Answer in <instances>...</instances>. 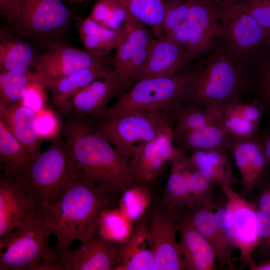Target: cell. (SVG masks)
Wrapping results in <instances>:
<instances>
[{
  "mask_svg": "<svg viewBox=\"0 0 270 270\" xmlns=\"http://www.w3.org/2000/svg\"><path fill=\"white\" fill-rule=\"evenodd\" d=\"M62 131L69 158L86 180L116 198L140 186L129 162L84 120L70 117Z\"/></svg>",
  "mask_w": 270,
  "mask_h": 270,
  "instance_id": "1",
  "label": "cell"
},
{
  "mask_svg": "<svg viewBox=\"0 0 270 270\" xmlns=\"http://www.w3.org/2000/svg\"><path fill=\"white\" fill-rule=\"evenodd\" d=\"M116 200L78 172L59 200L40 208L38 215L50 226L59 256L74 242H84L98 232L102 214Z\"/></svg>",
  "mask_w": 270,
  "mask_h": 270,
  "instance_id": "2",
  "label": "cell"
},
{
  "mask_svg": "<svg viewBox=\"0 0 270 270\" xmlns=\"http://www.w3.org/2000/svg\"><path fill=\"white\" fill-rule=\"evenodd\" d=\"M212 52L194 70L184 106L217 110L252 94V70L239 63L218 40Z\"/></svg>",
  "mask_w": 270,
  "mask_h": 270,
  "instance_id": "3",
  "label": "cell"
},
{
  "mask_svg": "<svg viewBox=\"0 0 270 270\" xmlns=\"http://www.w3.org/2000/svg\"><path fill=\"white\" fill-rule=\"evenodd\" d=\"M78 172L69 158L64 139L56 137L45 151L16 174L38 210L59 200Z\"/></svg>",
  "mask_w": 270,
  "mask_h": 270,
  "instance_id": "4",
  "label": "cell"
},
{
  "mask_svg": "<svg viewBox=\"0 0 270 270\" xmlns=\"http://www.w3.org/2000/svg\"><path fill=\"white\" fill-rule=\"evenodd\" d=\"M194 73L192 70L176 76L140 80L119 95L114 104L91 118H110L140 111L164 112L174 118L184 106Z\"/></svg>",
  "mask_w": 270,
  "mask_h": 270,
  "instance_id": "5",
  "label": "cell"
},
{
  "mask_svg": "<svg viewBox=\"0 0 270 270\" xmlns=\"http://www.w3.org/2000/svg\"><path fill=\"white\" fill-rule=\"evenodd\" d=\"M83 120L101 132L128 162L140 143L151 141L172 130L174 123L173 115L158 111L135 112L110 118Z\"/></svg>",
  "mask_w": 270,
  "mask_h": 270,
  "instance_id": "6",
  "label": "cell"
},
{
  "mask_svg": "<svg viewBox=\"0 0 270 270\" xmlns=\"http://www.w3.org/2000/svg\"><path fill=\"white\" fill-rule=\"evenodd\" d=\"M222 32L219 40L240 64L252 70L270 58V34L232 4L217 6Z\"/></svg>",
  "mask_w": 270,
  "mask_h": 270,
  "instance_id": "7",
  "label": "cell"
},
{
  "mask_svg": "<svg viewBox=\"0 0 270 270\" xmlns=\"http://www.w3.org/2000/svg\"><path fill=\"white\" fill-rule=\"evenodd\" d=\"M52 234L48 222L38 216L0 238V270H31L46 260H59L49 244Z\"/></svg>",
  "mask_w": 270,
  "mask_h": 270,
  "instance_id": "8",
  "label": "cell"
},
{
  "mask_svg": "<svg viewBox=\"0 0 270 270\" xmlns=\"http://www.w3.org/2000/svg\"><path fill=\"white\" fill-rule=\"evenodd\" d=\"M16 31L26 39L50 46L62 42L72 14L60 0H20Z\"/></svg>",
  "mask_w": 270,
  "mask_h": 270,
  "instance_id": "9",
  "label": "cell"
},
{
  "mask_svg": "<svg viewBox=\"0 0 270 270\" xmlns=\"http://www.w3.org/2000/svg\"><path fill=\"white\" fill-rule=\"evenodd\" d=\"M146 211L148 241L153 253L154 270H186L176 236L179 228L180 206L164 205L154 200Z\"/></svg>",
  "mask_w": 270,
  "mask_h": 270,
  "instance_id": "10",
  "label": "cell"
},
{
  "mask_svg": "<svg viewBox=\"0 0 270 270\" xmlns=\"http://www.w3.org/2000/svg\"><path fill=\"white\" fill-rule=\"evenodd\" d=\"M220 188L225 196L226 204L232 213L231 238L240 251L239 256L233 258V261H240L252 270L256 264L253 254L259 241L256 204L253 200L236 192L231 186Z\"/></svg>",
  "mask_w": 270,
  "mask_h": 270,
  "instance_id": "11",
  "label": "cell"
},
{
  "mask_svg": "<svg viewBox=\"0 0 270 270\" xmlns=\"http://www.w3.org/2000/svg\"><path fill=\"white\" fill-rule=\"evenodd\" d=\"M103 56L64 42H55L45 52L38 55L36 70L42 78L46 88L56 80L93 66L112 61Z\"/></svg>",
  "mask_w": 270,
  "mask_h": 270,
  "instance_id": "12",
  "label": "cell"
},
{
  "mask_svg": "<svg viewBox=\"0 0 270 270\" xmlns=\"http://www.w3.org/2000/svg\"><path fill=\"white\" fill-rule=\"evenodd\" d=\"M63 270H118L123 262L122 242L100 230L76 249L60 256Z\"/></svg>",
  "mask_w": 270,
  "mask_h": 270,
  "instance_id": "13",
  "label": "cell"
},
{
  "mask_svg": "<svg viewBox=\"0 0 270 270\" xmlns=\"http://www.w3.org/2000/svg\"><path fill=\"white\" fill-rule=\"evenodd\" d=\"M38 216V208L19 176L2 172L0 176V238Z\"/></svg>",
  "mask_w": 270,
  "mask_h": 270,
  "instance_id": "14",
  "label": "cell"
},
{
  "mask_svg": "<svg viewBox=\"0 0 270 270\" xmlns=\"http://www.w3.org/2000/svg\"><path fill=\"white\" fill-rule=\"evenodd\" d=\"M188 44L190 58L210 52L222 32L218 7L209 0H187Z\"/></svg>",
  "mask_w": 270,
  "mask_h": 270,
  "instance_id": "15",
  "label": "cell"
},
{
  "mask_svg": "<svg viewBox=\"0 0 270 270\" xmlns=\"http://www.w3.org/2000/svg\"><path fill=\"white\" fill-rule=\"evenodd\" d=\"M228 152L240 172L244 188L242 194L250 198L258 186L270 176V164L256 137L230 136Z\"/></svg>",
  "mask_w": 270,
  "mask_h": 270,
  "instance_id": "16",
  "label": "cell"
},
{
  "mask_svg": "<svg viewBox=\"0 0 270 270\" xmlns=\"http://www.w3.org/2000/svg\"><path fill=\"white\" fill-rule=\"evenodd\" d=\"M172 134L173 130L137 146L129 164L140 186L154 184L170 166L175 152Z\"/></svg>",
  "mask_w": 270,
  "mask_h": 270,
  "instance_id": "17",
  "label": "cell"
},
{
  "mask_svg": "<svg viewBox=\"0 0 270 270\" xmlns=\"http://www.w3.org/2000/svg\"><path fill=\"white\" fill-rule=\"evenodd\" d=\"M188 58H190L187 51L182 46L165 36L156 38L150 46L146 63L134 75L132 86L144 78L185 74L187 72L184 70Z\"/></svg>",
  "mask_w": 270,
  "mask_h": 270,
  "instance_id": "18",
  "label": "cell"
},
{
  "mask_svg": "<svg viewBox=\"0 0 270 270\" xmlns=\"http://www.w3.org/2000/svg\"><path fill=\"white\" fill-rule=\"evenodd\" d=\"M178 233L180 248L186 270H217L214 251L195 226L190 208L180 207Z\"/></svg>",
  "mask_w": 270,
  "mask_h": 270,
  "instance_id": "19",
  "label": "cell"
},
{
  "mask_svg": "<svg viewBox=\"0 0 270 270\" xmlns=\"http://www.w3.org/2000/svg\"><path fill=\"white\" fill-rule=\"evenodd\" d=\"M217 110L224 128L232 137H256L261 129L262 118L266 115L262 103L254 98L247 102L240 100L230 101Z\"/></svg>",
  "mask_w": 270,
  "mask_h": 270,
  "instance_id": "20",
  "label": "cell"
},
{
  "mask_svg": "<svg viewBox=\"0 0 270 270\" xmlns=\"http://www.w3.org/2000/svg\"><path fill=\"white\" fill-rule=\"evenodd\" d=\"M120 94V86L113 70L78 90L71 100L70 111L80 118H95L106 109L112 96Z\"/></svg>",
  "mask_w": 270,
  "mask_h": 270,
  "instance_id": "21",
  "label": "cell"
},
{
  "mask_svg": "<svg viewBox=\"0 0 270 270\" xmlns=\"http://www.w3.org/2000/svg\"><path fill=\"white\" fill-rule=\"evenodd\" d=\"M37 112L21 102L0 106V120L25 148L32 160L42 152L43 140L36 126Z\"/></svg>",
  "mask_w": 270,
  "mask_h": 270,
  "instance_id": "22",
  "label": "cell"
},
{
  "mask_svg": "<svg viewBox=\"0 0 270 270\" xmlns=\"http://www.w3.org/2000/svg\"><path fill=\"white\" fill-rule=\"evenodd\" d=\"M156 38L150 29L136 20L125 40L116 49L112 62L120 88V95L132 86L130 69L136 55L142 48L150 44Z\"/></svg>",
  "mask_w": 270,
  "mask_h": 270,
  "instance_id": "23",
  "label": "cell"
},
{
  "mask_svg": "<svg viewBox=\"0 0 270 270\" xmlns=\"http://www.w3.org/2000/svg\"><path fill=\"white\" fill-rule=\"evenodd\" d=\"M194 223L210 246L220 269L235 270L232 254L236 247L218 226L214 210L203 208L190 209Z\"/></svg>",
  "mask_w": 270,
  "mask_h": 270,
  "instance_id": "24",
  "label": "cell"
},
{
  "mask_svg": "<svg viewBox=\"0 0 270 270\" xmlns=\"http://www.w3.org/2000/svg\"><path fill=\"white\" fill-rule=\"evenodd\" d=\"M114 70L112 60L83 69L62 78L48 88L52 91L54 106L61 112L69 114L72 96L96 80L104 78Z\"/></svg>",
  "mask_w": 270,
  "mask_h": 270,
  "instance_id": "25",
  "label": "cell"
},
{
  "mask_svg": "<svg viewBox=\"0 0 270 270\" xmlns=\"http://www.w3.org/2000/svg\"><path fill=\"white\" fill-rule=\"evenodd\" d=\"M132 26L118 30L108 28L89 15L76 24L78 35L84 49L103 56H108L111 50L122 43Z\"/></svg>",
  "mask_w": 270,
  "mask_h": 270,
  "instance_id": "26",
  "label": "cell"
},
{
  "mask_svg": "<svg viewBox=\"0 0 270 270\" xmlns=\"http://www.w3.org/2000/svg\"><path fill=\"white\" fill-rule=\"evenodd\" d=\"M230 140L222 121L200 130L172 134L174 148L185 154L192 150L228 152Z\"/></svg>",
  "mask_w": 270,
  "mask_h": 270,
  "instance_id": "27",
  "label": "cell"
},
{
  "mask_svg": "<svg viewBox=\"0 0 270 270\" xmlns=\"http://www.w3.org/2000/svg\"><path fill=\"white\" fill-rule=\"evenodd\" d=\"M188 152L191 164L208 174L220 188L242 186L241 180L234 174L233 158L228 152L202 150H192Z\"/></svg>",
  "mask_w": 270,
  "mask_h": 270,
  "instance_id": "28",
  "label": "cell"
},
{
  "mask_svg": "<svg viewBox=\"0 0 270 270\" xmlns=\"http://www.w3.org/2000/svg\"><path fill=\"white\" fill-rule=\"evenodd\" d=\"M190 164L186 154L175 149L162 200L164 205L171 208L180 206L193 208L187 180Z\"/></svg>",
  "mask_w": 270,
  "mask_h": 270,
  "instance_id": "29",
  "label": "cell"
},
{
  "mask_svg": "<svg viewBox=\"0 0 270 270\" xmlns=\"http://www.w3.org/2000/svg\"><path fill=\"white\" fill-rule=\"evenodd\" d=\"M38 54L26 42L14 40L0 34V71L22 74L35 65Z\"/></svg>",
  "mask_w": 270,
  "mask_h": 270,
  "instance_id": "30",
  "label": "cell"
},
{
  "mask_svg": "<svg viewBox=\"0 0 270 270\" xmlns=\"http://www.w3.org/2000/svg\"><path fill=\"white\" fill-rule=\"evenodd\" d=\"M254 201L256 206L258 244L253 254L256 263L270 260V176L257 188Z\"/></svg>",
  "mask_w": 270,
  "mask_h": 270,
  "instance_id": "31",
  "label": "cell"
},
{
  "mask_svg": "<svg viewBox=\"0 0 270 270\" xmlns=\"http://www.w3.org/2000/svg\"><path fill=\"white\" fill-rule=\"evenodd\" d=\"M187 180L193 208L214 210L225 200L218 198V184L208 174L196 168L190 162Z\"/></svg>",
  "mask_w": 270,
  "mask_h": 270,
  "instance_id": "32",
  "label": "cell"
},
{
  "mask_svg": "<svg viewBox=\"0 0 270 270\" xmlns=\"http://www.w3.org/2000/svg\"><path fill=\"white\" fill-rule=\"evenodd\" d=\"M188 16L187 0H166L162 22L165 37L182 46L186 50Z\"/></svg>",
  "mask_w": 270,
  "mask_h": 270,
  "instance_id": "33",
  "label": "cell"
},
{
  "mask_svg": "<svg viewBox=\"0 0 270 270\" xmlns=\"http://www.w3.org/2000/svg\"><path fill=\"white\" fill-rule=\"evenodd\" d=\"M130 14L152 30L157 38L165 36L162 27L166 0H118Z\"/></svg>",
  "mask_w": 270,
  "mask_h": 270,
  "instance_id": "34",
  "label": "cell"
},
{
  "mask_svg": "<svg viewBox=\"0 0 270 270\" xmlns=\"http://www.w3.org/2000/svg\"><path fill=\"white\" fill-rule=\"evenodd\" d=\"M30 160L25 148L0 120V166L2 172H19Z\"/></svg>",
  "mask_w": 270,
  "mask_h": 270,
  "instance_id": "35",
  "label": "cell"
},
{
  "mask_svg": "<svg viewBox=\"0 0 270 270\" xmlns=\"http://www.w3.org/2000/svg\"><path fill=\"white\" fill-rule=\"evenodd\" d=\"M89 16L102 26L114 30L131 27L136 20L118 0H96Z\"/></svg>",
  "mask_w": 270,
  "mask_h": 270,
  "instance_id": "36",
  "label": "cell"
},
{
  "mask_svg": "<svg viewBox=\"0 0 270 270\" xmlns=\"http://www.w3.org/2000/svg\"><path fill=\"white\" fill-rule=\"evenodd\" d=\"M40 81L42 78L36 70L22 74L0 72V106L21 102L29 86Z\"/></svg>",
  "mask_w": 270,
  "mask_h": 270,
  "instance_id": "37",
  "label": "cell"
},
{
  "mask_svg": "<svg viewBox=\"0 0 270 270\" xmlns=\"http://www.w3.org/2000/svg\"><path fill=\"white\" fill-rule=\"evenodd\" d=\"M220 121L219 114L216 108L183 106L175 116L173 132L198 130Z\"/></svg>",
  "mask_w": 270,
  "mask_h": 270,
  "instance_id": "38",
  "label": "cell"
},
{
  "mask_svg": "<svg viewBox=\"0 0 270 270\" xmlns=\"http://www.w3.org/2000/svg\"><path fill=\"white\" fill-rule=\"evenodd\" d=\"M252 96L262 103L270 118V58L252 70Z\"/></svg>",
  "mask_w": 270,
  "mask_h": 270,
  "instance_id": "39",
  "label": "cell"
},
{
  "mask_svg": "<svg viewBox=\"0 0 270 270\" xmlns=\"http://www.w3.org/2000/svg\"><path fill=\"white\" fill-rule=\"evenodd\" d=\"M230 4L252 17L270 34V0H235Z\"/></svg>",
  "mask_w": 270,
  "mask_h": 270,
  "instance_id": "40",
  "label": "cell"
},
{
  "mask_svg": "<svg viewBox=\"0 0 270 270\" xmlns=\"http://www.w3.org/2000/svg\"><path fill=\"white\" fill-rule=\"evenodd\" d=\"M36 130L43 140L56 138L60 130V123L54 112L43 108L37 112Z\"/></svg>",
  "mask_w": 270,
  "mask_h": 270,
  "instance_id": "41",
  "label": "cell"
},
{
  "mask_svg": "<svg viewBox=\"0 0 270 270\" xmlns=\"http://www.w3.org/2000/svg\"><path fill=\"white\" fill-rule=\"evenodd\" d=\"M154 257L152 250H143L130 256L118 270H154Z\"/></svg>",
  "mask_w": 270,
  "mask_h": 270,
  "instance_id": "42",
  "label": "cell"
},
{
  "mask_svg": "<svg viewBox=\"0 0 270 270\" xmlns=\"http://www.w3.org/2000/svg\"><path fill=\"white\" fill-rule=\"evenodd\" d=\"M44 88L43 81L32 84L29 86L21 102L38 112L44 108L46 98Z\"/></svg>",
  "mask_w": 270,
  "mask_h": 270,
  "instance_id": "43",
  "label": "cell"
},
{
  "mask_svg": "<svg viewBox=\"0 0 270 270\" xmlns=\"http://www.w3.org/2000/svg\"><path fill=\"white\" fill-rule=\"evenodd\" d=\"M20 0H0V10L6 18L14 22L19 17Z\"/></svg>",
  "mask_w": 270,
  "mask_h": 270,
  "instance_id": "44",
  "label": "cell"
},
{
  "mask_svg": "<svg viewBox=\"0 0 270 270\" xmlns=\"http://www.w3.org/2000/svg\"><path fill=\"white\" fill-rule=\"evenodd\" d=\"M256 138L260 143L264 152L270 164V126L260 129Z\"/></svg>",
  "mask_w": 270,
  "mask_h": 270,
  "instance_id": "45",
  "label": "cell"
},
{
  "mask_svg": "<svg viewBox=\"0 0 270 270\" xmlns=\"http://www.w3.org/2000/svg\"><path fill=\"white\" fill-rule=\"evenodd\" d=\"M252 270H270V260L256 263Z\"/></svg>",
  "mask_w": 270,
  "mask_h": 270,
  "instance_id": "46",
  "label": "cell"
},
{
  "mask_svg": "<svg viewBox=\"0 0 270 270\" xmlns=\"http://www.w3.org/2000/svg\"><path fill=\"white\" fill-rule=\"evenodd\" d=\"M216 6H220L232 2L235 0H209Z\"/></svg>",
  "mask_w": 270,
  "mask_h": 270,
  "instance_id": "47",
  "label": "cell"
},
{
  "mask_svg": "<svg viewBox=\"0 0 270 270\" xmlns=\"http://www.w3.org/2000/svg\"><path fill=\"white\" fill-rule=\"evenodd\" d=\"M72 1H78V2H83V1H90L92 0H70Z\"/></svg>",
  "mask_w": 270,
  "mask_h": 270,
  "instance_id": "48",
  "label": "cell"
}]
</instances>
